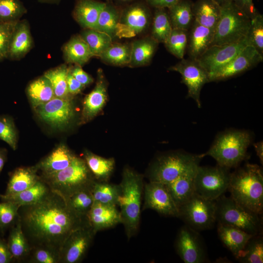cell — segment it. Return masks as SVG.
Returning a JSON list of instances; mask_svg holds the SVG:
<instances>
[{"mask_svg":"<svg viewBox=\"0 0 263 263\" xmlns=\"http://www.w3.org/2000/svg\"><path fill=\"white\" fill-rule=\"evenodd\" d=\"M158 43L150 36L135 40L131 43L129 66L137 67L148 65L158 47Z\"/></svg>","mask_w":263,"mask_h":263,"instance_id":"30","label":"cell"},{"mask_svg":"<svg viewBox=\"0 0 263 263\" xmlns=\"http://www.w3.org/2000/svg\"><path fill=\"white\" fill-rule=\"evenodd\" d=\"M69 70V68L63 64L47 71L44 74L52 84L55 97L70 98V94L68 90L67 83Z\"/></svg>","mask_w":263,"mask_h":263,"instance_id":"41","label":"cell"},{"mask_svg":"<svg viewBox=\"0 0 263 263\" xmlns=\"http://www.w3.org/2000/svg\"><path fill=\"white\" fill-rule=\"evenodd\" d=\"M33 46V40L28 22L26 19L19 20L11 37L7 58L12 60L20 59Z\"/></svg>","mask_w":263,"mask_h":263,"instance_id":"22","label":"cell"},{"mask_svg":"<svg viewBox=\"0 0 263 263\" xmlns=\"http://www.w3.org/2000/svg\"><path fill=\"white\" fill-rule=\"evenodd\" d=\"M233 2L251 19L258 14L253 0H233Z\"/></svg>","mask_w":263,"mask_h":263,"instance_id":"52","label":"cell"},{"mask_svg":"<svg viewBox=\"0 0 263 263\" xmlns=\"http://www.w3.org/2000/svg\"></svg>","mask_w":263,"mask_h":263,"instance_id":"61","label":"cell"},{"mask_svg":"<svg viewBox=\"0 0 263 263\" xmlns=\"http://www.w3.org/2000/svg\"><path fill=\"white\" fill-rule=\"evenodd\" d=\"M10 229L7 243L13 262H27L31 248L23 232L19 218Z\"/></svg>","mask_w":263,"mask_h":263,"instance_id":"32","label":"cell"},{"mask_svg":"<svg viewBox=\"0 0 263 263\" xmlns=\"http://www.w3.org/2000/svg\"><path fill=\"white\" fill-rule=\"evenodd\" d=\"M0 139L6 142L13 150L17 148L18 133L12 118L0 115Z\"/></svg>","mask_w":263,"mask_h":263,"instance_id":"48","label":"cell"},{"mask_svg":"<svg viewBox=\"0 0 263 263\" xmlns=\"http://www.w3.org/2000/svg\"><path fill=\"white\" fill-rule=\"evenodd\" d=\"M215 30L205 27L194 19L188 30L186 52L189 57L197 60L211 45Z\"/></svg>","mask_w":263,"mask_h":263,"instance_id":"20","label":"cell"},{"mask_svg":"<svg viewBox=\"0 0 263 263\" xmlns=\"http://www.w3.org/2000/svg\"><path fill=\"white\" fill-rule=\"evenodd\" d=\"M150 6L135 1L121 9L116 37L132 38L146 31L152 20Z\"/></svg>","mask_w":263,"mask_h":263,"instance_id":"11","label":"cell"},{"mask_svg":"<svg viewBox=\"0 0 263 263\" xmlns=\"http://www.w3.org/2000/svg\"><path fill=\"white\" fill-rule=\"evenodd\" d=\"M121 10L111 0H107L99 15L94 29L106 33L113 39L116 37Z\"/></svg>","mask_w":263,"mask_h":263,"instance_id":"33","label":"cell"},{"mask_svg":"<svg viewBox=\"0 0 263 263\" xmlns=\"http://www.w3.org/2000/svg\"><path fill=\"white\" fill-rule=\"evenodd\" d=\"M105 2L98 0H76L73 16L83 28L94 29Z\"/></svg>","mask_w":263,"mask_h":263,"instance_id":"26","label":"cell"},{"mask_svg":"<svg viewBox=\"0 0 263 263\" xmlns=\"http://www.w3.org/2000/svg\"><path fill=\"white\" fill-rule=\"evenodd\" d=\"M86 42L94 56H98L113 43V38L106 33L92 29H85L80 34Z\"/></svg>","mask_w":263,"mask_h":263,"instance_id":"40","label":"cell"},{"mask_svg":"<svg viewBox=\"0 0 263 263\" xmlns=\"http://www.w3.org/2000/svg\"><path fill=\"white\" fill-rule=\"evenodd\" d=\"M7 157V150L4 148L0 149V172L5 163Z\"/></svg>","mask_w":263,"mask_h":263,"instance_id":"57","label":"cell"},{"mask_svg":"<svg viewBox=\"0 0 263 263\" xmlns=\"http://www.w3.org/2000/svg\"><path fill=\"white\" fill-rule=\"evenodd\" d=\"M69 71L72 75L84 87L90 85L94 81L92 77L85 72L80 66L75 65L72 68H69Z\"/></svg>","mask_w":263,"mask_h":263,"instance_id":"51","label":"cell"},{"mask_svg":"<svg viewBox=\"0 0 263 263\" xmlns=\"http://www.w3.org/2000/svg\"><path fill=\"white\" fill-rule=\"evenodd\" d=\"M87 217L90 225L96 233L122 222L120 212L116 206L94 201Z\"/></svg>","mask_w":263,"mask_h":263,"instance_id":"21","label":"cell"},{"mask_svg":"<svg viewBox=\"0 0 263 263\" xmlns=\"http://www.w3.org/2000/svg\"><path fill=\"white\" fill-rule=\"evenodd\" d=\"M175 246L185 263H204L208 261L207 250L199 231L185 225L179 229Z\"/></svg>","mask_w":263,"mask_h":263,"instance_id":"12","label":"cell"},{"mask_svg":"<svg viewBox=\"0 0 263 263\" xmlns=\"http://www.w3.org/2000/svg\"><path fill=\"white\" fill-rule=\"evenodd\" d=\"M91 188L74 193L66 201L69 208L80 216L87 217L94 203Z\"/></svg>","mask_w":263,"mask_h":263,"instance_id":"43","label":"cell"},{"mask_svg":"<svg viewBox=\"0 0 263 263\" xmlns=\"http://www.w3.org/2000/svg\"><path fill=\"white\" fill-rule=\"evenodd\" d=\"M221 6L227 4L233 1V0H214Z\"/></svg>","mask_w":263,"mask_h":263,"instance_id":"59","label":"cell"},{"mask_svg":"<svg viewBox=\"0 0 263 263\" xmlns=\"http://www.w3.org/2000/svg\"><path fill=\"white\" fill-rule=\"evenodd\" d=\"M215 201L216 222L238 228L252 235L262 233L261 215L243 207L231 197L224 194Z\"/></svg>","mask_w":263,"mask_h":263,"instance_id":"6","label":"cell"},{"mask_svg":"<svg viewBox=\"0 0 263 263\" xmlns=\"http://www.w3.org/2000/svg\"><path fill=\"white\" fill-rule=\"evenodd\" d=\"M62 51L67 63L80 66L85 65L94 56L88 45L80 35L73 36L65 44Z\"/></svg>","mask_w":263,"mask_h":263,"instance_id":"31","label":"cell"},{"mask_svg":"<svg viewBox=\"0 0 263 263\" xmlns=\"http://www.w3.org/2000/svg\"><path fill=\"white\" fill-rule=\"evenodd\" d=\"M231 172L230 169L197 167L194 179L195 193L205 199L215 201L227 190Z\"/></svg>","mask_w":263,"mask_h":263,"instance_id":"10","label":"cell"},{"mask_svg":"<svg viewBox=\"0 0 263 263\" xmlns=\"http://www.w3.org/2000/svg\"><path fill=\"white\" fill-rule=\"evenodd\" d=\"M247 45L245 38L236 43L211 45L196 60L210 75L225 66Z\"/></svg>","mask_w":263,"mask_h":263,"instance_id":"16","label":"cell"},{"mask_svg":"<svg viewBox=\"0 0 263 263\" xmlns=\"http://www.w3.org/2000/svg\"><path fill=\"white\" fill-rule=\"evenodd\" d=\"M26 93L34 109L55 97L50 81L44 75L32 81Z\"/></svg>","mask_w":263,"mask_h":263,"instance_id":"35","label":"cell"},{"mask_svg":"<svg viewBox=\"0 0 263 263\" xmlns=\"http://www.w3.org/2000/svg\"><path fill=\"white\" fill-rule=\"evenodd\" d=\"M67 83L68 90L70 95L77 94L85 88L72 75L69 70L67 77Z\"/></svg>","mask_w":263,"mask_h":263,"instance_id":"53","label":"cell"},{"mask_svg":"<svg viewBox=\"0 0 263 263\" xmlns=\"http://www.w3.org/2000/svg\"><path fill=\"white\" fill-rule=\"evenodd\" d=\"M237 260L242 263H263V237L262 233L254 235L248 240Z\"/></svg>","mask_w":263,"mask_h":263,"instance_id":"42","label":"cell"},{"mask_svg":"<svg viewBox=\"0 0 263 263\" xmlns=\"http://www.w3.org/2000/svg\"><path fill=\"white\" fill-rule=\"evenodd\" d=\"M13 262L12 256L9 250L7 243L0 234V263H10Z\"/></svg>","mask_w":263,"mask_h":263,"instance_id":"54","label":"cell"},{"mask_svg":"<svg viewBox=\"0 0 263 263\" xmlns=\"http://www.w3.org/2000/svg\"><path fill=\"white\" fill-rule=\"evenodd\" d=\"M257 155L258 156L261 164H263V142L260 141L253 144Z\"/></svg>","mask_w":263,"mask_h":263,"instance_id":"56","label":"cell"},{"mask_svg":"<svg viewBox=\"0 0 263 263\" xmlns=\"http://www.w3.org/2000/svg\"><path fill=\"white\" fill-rule=\"evenodd\" d=\"M201 154L175 152L159 157L150 171V181L168 184L191 168L199 165Z\"/></svg>","mask_w":263,"mask_h":263,"instance_id":"8","label":"cell"},{"mask_svg":"<svg viewBox=\"0 0 263 263\" xmlns=\"http://www.w3.org/2000/svg\"><path fill=\"white\" fill-rule=\"evenodd\" d=\"M76 157L65 145L60 144L36 166L41 175H49L66 168Z\"/></svg>","mask_w":263,"mask_h":263,"instance_id":"24","label":"cell"},{"mask_svg":"<svg viewBox=\"0 0 263 263\" xmlns=\"http://www.w3.org/2000/svg\"><path fill=\"white\" fill-rule=\"evenodd\" d=\"M107 83L101 69L97 72V80L94 89L84 98L80 124L93 119L102 110L107 100Z\"/></svg>","mask_w":263,"mask_h":263,"instance_id":"19","label":"cell"},{"mask_svg":"<svg viewBox=\"0 0 263 263\" xmlns=\"http://www.w3.org/2000/svg\"><path fill=\"white\" fill-rule=\"evenodd\" d=\"M221 6L214 0H197L193 3L194 19L201 25L215 30L221 14Z\"/></svg>","mask_w":263,"mask_h":263,"instance_id":"27","label":"cell"},{"mask_svg":"<svg viewBox=\"0 0 263 263\" xmlns=\"http://www.w3.org/2000/svg\"><path fill=\"white\" fill-rule=\"evenodd\" d=\"M188 30L174 29L164 43L167 50L175 57L183 59L186 52Z\"/></svg>","mask_w":263,"mask_h":263,"instance_id":"44","label":"cell"},{"mask_svg":"<svg viewBox=\"0 0 263 263\" xmlns=\"http://www.w3.org/2000/svg\"><path fill=\"white\" fill-rule=\"evenodd\" d=\"M178 218L196 231L211 228L215 222V201L208 200L195 193L179 207Z\"/></svg>","mask_w":263,"mask_h":263,"instance_id":"9","label":"cell"},{"mask_svg":"<svg viewBox=\"0 0 263 263\" xmlns=\"http://www.w3.org/2000/svg\"><path fill=\"white\" fill-rule=\"evenodd\" d=\"M261 55L253 47L246 45L232 60L209 75V81L225 80L241 74L263 61Z\"/></svg>","mask_w":263,"mask_h":263,"instance_id":"18","label":"cell"},{"mask_svg":"<svg viewBox=\"0 0 263 263\" xmlns=\"http://www.w3.org/2000/svg\"><path fill=\"white\" fill-rule=\"evenodd\" d=\"M198 166L191 168L172 182L165 184L178 208L195 193L194 179Z\"/></svg>","mask_w":263,"mask_h":263,"instance_id":"23","label":"cell"},{"mask_svg":"<svg viewBox=\"0 0 263 263\" xmlns=\"http://www.w3.org/2000/svg\"><path fill=\"white\" fill-rule=\"evenodd\" d=\"M181 0H145L146 3L154 8L168 9Z\"/></svg>","mask_w":263,"mask_h":263,"instance_id":"55","label":"cell"},{"mask_svg":"<svg viewBox=\"0 0 263 263\" xmlns=\"http://www.w3.org/2000/svg\"><path fill=\"white\" fill-rule=\"evenodd\" d=\"M50 191L49 186L40 177L32 187L22 191L11 194H0V199L1 201L15 204L20 207L37 203Z\"/></svg>","mask_w":263,"mask_h":263,"instance_id":"28","label":"cell"},{"mask_svg":"<svg viewBox=\"0 0 263 263\" xmlns=\"http://www.w3.org/2000/svg\"><path fill=\"white\" fill-rule=\"evenodd\" d=\"M26 13L20 0H0V22L18 21Z\"/></svg>","mask_w":263,"mask_h":263,"instance_id":"45","label":"cell"},{"mask_svg":"<svg viewBox=\"0 0 263 263\" xmlns=\"http://www.w3.org/2000/svg\"><path fill=\"white\" fill-rule=\"evenodd\" d=\"M227 190L235 201L258 214L263 212V173L260 166L246 163L231 172Z\"/></svg>","mask_w":263,"mask_h":263,"instance_id":"2","label":"cell"},{"mask_svg":"<svg viewBox=\"0 0 263 263\" xmlns=\"http://www.w3.org/2000/svg\"><path fill=\"white\" fill-rule=\"evenodd\" d=\"M136 0H115L116 2L118 3H121V4H130L131 3L134 1H135Z\"/></svg>","mask_w":263,"mask_h":263,"instance_id":"60","label":"cell"},{"mask_svg":"<svg viewBox=\"0 0 263 263\" xmlns=\"http://www.w3.org/2000/svg\"><path fill=\"white\" fill-rule=\"evenodd\" d=\"M61 0H38V1L41 3L58 4Z\"/></svg>","mask_w":263,"mask_h":263,"instance_id":"58","label":"cell"},{"mask_svg":"<svg viewBox=\"0 0 263 263\" xmlns=\"http://www.w3.org/2000/svg\"><path fill=\"white\" fill-rule=\"evenodd\" d=\"M84 160L95 180L108 181L114 167L113 158H105L90 151L84 154Z\"/></svg>","mask_w":263,"mask_h":263,"instance_id":"36","label":"cell"},{"mask_svg":"<svg viewBox=\"0 0 263 263\" xmlns=\"http://www.w3.org/2000/svg\"><path fill=\"white\" fill-rule=\"evenodd\" d=\"M38 117L52 128L62 130L71 122L74 109L70 98L55 97L34 109Z\"/></svg>","mask_w":263,"mask_h":263,"instance_id":"15","label":"cell"},{"mask_svg":"<svg viewBox=\"0 0 263 263\" xmlns=\"http://www.w3.org/2000/svg\"><path fill=\"white\" fill-rule=\"evenodd\" d=\"M217 233L222 243L236 259L254 235L238 228L219 223L217 224Z\"/></svg>","mask_w":263,"mask_h":263,"instance_id":"25","label":"cell"},{"mask_svg":"<svg viewBox=\"0 0 263 263\" xmlns=\"http://www.w3.org/2000/svg\"><path fill=\"white\" fill-rule=\"evenodd\" d=\"M18 215L31 249L43 246L59 251L73 231L90 225L87 217L71 210L64 199L51 190L37 203L20 206Z\"/></svg>","mask_w":263,"mask_h":263,"instance_id":"1","label":"cell"},{"mask_svg":"<svg viewBox=\"0 0 263 263\" xmlns=\"http://www.w3.org/2000/svg\"><path fill=\"white\" fill-rule=\"evenodd\" d=\"M17 22H0V60L8 57L11 37Z\"/></svg>","mask_w":263,"mask_h":263,"instance_id":"50","label":"cell"},{"mask_svg":"<svg viewBox=\"0 0 263 263\" xmlns=\"http://www.w3.org/2000/svg\"><path fill=\"white\" fill-rule=\"evenodd\" d=\"M247 45L253 47L263 56V16L257 14L251 19V23L245 37Z\"/></svg>","mask_w":263,"mask_h":263,"instance_id":"46","label":"cell"},{"mask_svg":"<svg viewBox=\"0 0 263 263\" xmlns=\"http://www.w3.org/2000/svg\"><path fill=\"white\" fill-rule=\"evenodd\" d=\"M151 209L163 215L177 217L179 209L164 184L150 181L144 187V209Z\"/></svg>","mask_w":263,"mask_h":263,"instance_id":"17","label":"cell"},{"mask_svg":"<svg viewBox=\"0 0 263 263\" xmlns=\"http://www.w3.org/2000/svg\"><path fill=\"white\" fill-rule=\"evenodd\" d=\"M120 193L118 198V206L120 207L122 222L128 239L138 229L141 197L143 189L141 176L129 169H125L119 184Z\"/></svg>","mask_w":263,"mask_h":263,"instance_id":"3","label":"cell"},{"mask_svg":"<svg viewBox=\"0 0 263 263\" xmlns=\"http://www.w3.org/2000/svg\"><path fill=\"white\" fill-rule=\"evenodd\" d=\"M169 69L181 74V82L188 89L187 97L192 98L198 107L200 108L201 91L203 86L209 82L207 73L196 60L189 58L181 59L180 61Z\"/></svg>","mask_w":263,"mask_h":263,"instance_id":"13","label":"cell"},{"mask_svg":"<svg viewBox=\"0 0 263 263\" xmlns=\"http://www.w3.org/2000/svg\"><path fill=\"white\" fill-rule=\"evenodd\" d=\"M249 132L241 130H229L219 133L209 149L202 157L210 156L217 165L228 169L237 168L247 156V148L251 143Z\"/></svg>","mask_w":263,"mask_h":263,"instance_id":"4","label":"cell"},{"mask_svg":"<svg viewBox=\"0 0 263 263\" xmlns=\"http://www.w3.org/2000/svg\"><path fill=\"white\" fill-rule=\"evenodd\" d=\"M152 18L150 37L158 43H164L172 30L168 10L154 8Z\"/></svg>","mask_w":263,"mask_h":263,"instance_id":"38","label":"cell"},{"mask_svg":"<svg viewBox=\"0 0 263 263\" xmlns=\"http://www.w3.org/2000/svg\"><path fill=\"white\" fill-rule=\"evenodd\" d=\"M27 262L59 263V251L48 247H36L31 249Z\"/></svg>","mask_w":263,"mask_h":263,"instance_id":"49","label":"cell"},{"mask_svg":"<svg viewBox=\"0 0 263 263\" xmlns=\"http://www.w3.org/2000/svg\"><path fill=\"white\" fill-rule=\"evenodd\" d=\"M96 234L90 225L73 231L59 251V263H78L84 258Z\"/></svg>","mask_w":263,"mask_h":263,"instance_id":"14","label":"cell"},{"mask_svg":"<svg viewBox=\"0 0 263 263\" xmlns=\"http://www.w3.org/2000/svg\"><path fill=\"white\" fill-rule=\"evenodd\" d=\"M40 177L52 191L65 201L74 193L91 188L95 181L85 161L77 157L66 168Z\"/></svg>","mask_w":263,"mask_h":263,"instance_id":"5","label":"cell"},{"mask_svg":"<svg viewBox=\"0 0 263 263\" xmlns=\"http://www.w3.org/2000/svg\"><path fill=\"white\" fill-rule=\"evenodd\" d=\"M193 2L181 0L168 8L172 28L188 30L193 21Z\"/></svg>","mask_w":263,"mask_h":263,"instance_id":"34","label":"cell"},{"mask_svg":"<svg viewBox=\"0 0 263 263\" xmlns=\"http://www.w3.org/2000/svg\"><path fill=\"white\" fill-rule=\"evenodd\" d=\"M91 191L94 202L118 206V198L120 193L119 185L95 180L91 188Z\"/></svg>","mask_w":263,"mask_h":263,"instance_id":"39","label":"cell"},{"mask_svg":"<svg viewBox=\"0 0 263 263\" xmlns=\"http://www.w3.org/2000/svg\"><path fill=\"white\" fill-rule=\"evenodd\" d=\"M221 7V17L211 45L236 43L244 39L251 19L233 1Z\"/></svg>","mask_w":263,"mask_h":263,"instance_id":"7","label":"cell"},{"mask_svg":"<svg viewBox=\"0 0 263 263\" xmlns=\"http://www.w3.org/2000/svg\"><path fill=\"white\" fill-rule=\"evenodd\" d=\"M19 207L15 204L7 201L0 202V234L3 235L10 228L19 218Z\"/></svg>","mask_w":263,"mask_h":263,"instance_id":"47","label":"cell"},{"mask_svg":"<svg viewBox=\"0 0 263 263\" xmlns=\"http://www.w3.org/2000/svg\"><path fill=\"white\" fill-rule=\"evenodd\" d=\"M36 166L17 168L10 174L5 194L22 191L32 187L40 179Z\"/></svg>","mask_w":263,"mask_h":263,"instance_id":"29","label":"cell"},{"mask_svg":"<svg viewBox=\"0 0 263 263\" xmlns=\"http://www.w3.org/2000/svg\"><path fill=\"white\" fill-rule=\"evenodd\" d=\"M131 44L113 43L99 56L105 63L114 66L128 65L130 62Z\"/></svg>","mask_w":263,"mask_h":263,"instance_id":"37","label":"cell"}]
</instances>
